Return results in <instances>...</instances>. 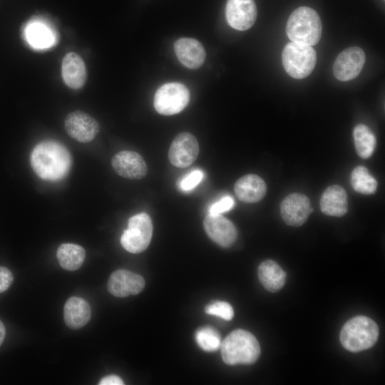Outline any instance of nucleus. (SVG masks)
Masks as SVG:
<instances>
[{
	"label": "nucleus",
	"mask_w": 385,
	"mask_h": 385,
	"mask_svg": "<svg viewBox=\"0 0 385 385\" xmlns=\"http://www.w3.org/2000/svg\"><path fill=\"white\" fill-rule=\"evenodd\" d=\"M30 163L38 177L48 182H58L69 173L72 158L68 150L62 143L46 140L33 148Z\"/></svg>",
	"instance_id": "1"
},
{
	"label": "nucleus",
	"mask_w": 385,
	"mask_h": 385,
	"mask_svg": "<svg viewBox=\"0 0 385 385\" xmlns=\"http://www.w3.org/2000/svg\"><path fill=\"white\" fill-rule=\"evenodd\" d=\"M220 347L222 360L229 365L253 364L260 354V346L255 337L243 329L230 333Z\"/></svg>",
	"instance_id": "2"
},
{
	"label": "nucleus",
	"mask_w": 385,
	"mask_h": 385,
	"mask_svg": "<svg viewBox=\"0 0 385 385\" xmlns=\"http://www.w3.org/2000/svg\"><path fill=\"white\" fill-rule=\"evenodd\" d=\"M322 29V22L317 11L307 6H301L290 14L286 33L292 41L312 46L319 41Z\"/></svg>",
	"instance_id": "3"
},
{
	"label": "nucleus",
	"mask_w": 385,
	"mask_h": 385,
	"mask_svg": "<svg viewBox=\"0 0 385 385\" xmlns=\"http://www.w3.org/2000/svg\"><path fill=\"white\" fill-rule=\"evenodd\" d=\"M378 337L379 327L376 322L368 317L359 315L344 324L339 339L346 350L358 352L374 346Z\"/></svg>",
	"instance_id": "4"
},
{
	"label": "nucleus",
	"mask_w": 385,
	"mask_h": 385,
	"mask_svg": "<svg viewBox=\"0 0 385 385\" xmlns=\"http://www.w3.org/2000/svg\"><path fill=\"white\" fill-rule=\"evenodd\" d=\"M282 59L289 76L302 79L308 76L314 68L317 53L311 46L291 41L284 46Z\"/></svg>",
	"instance_id": "5"
},
{
	"label": "nucleus",
	"mask_w": 385,
	"mask_h": 385,
	"mask_svg": "<svg viewBox=\"0 0 385 385\" xmlns=\"http://www.w3.org/2000/svg\"><path fill=\"white\" fill-rule=\"evenodd\" d=\"M152 235L151 218L147 213L140 212L129 218L128 228L121 235L120 243L126 251L138 254L148 248Z\"/></svg>",
	"instance_id": "6"
},
{
	"label": "nucleus",
	"mask_w": 385,
	"mask_h": 385,
	"mask_svg": "<svg viewBox=\"0 0 385 385\" xmlns=\"http://www.w3.org/2000/svg\"><path fill=\"white\" fill-rule=\"evenodd\" d=\"M189 101L188 88L182 83L171 82L163 84L156 91L153 104L159 114L172 115L181 112Z\"/></svg>",
	"instance_id": "7"
},
{
	"label": "nucleus",
	"mask_w": 385,
	"mask_h": 385,
	"mask_svg": "<svg viewBox=\"0 0 385 385\" xmlns=\"http://www.w3.org/2000/svg\"><path fill=\"white\" fill-rule=\"evenodd\" d=\"M199 154V144L191 133L183 132L173 140L168 158L171 164L177 168H184L192 164Z\"/></svg>",
	"instance_id": "8"
},
{
	"label": "nucleus",
	"mask_w": 385,
	"mask_h": 385,
	"mask_svg": "<svg viewBox=\"0 0 385 385\" xmlns=\"http://www.w3.org/2000/svg\"><path fill=\"white\" fill-rule=\"evenodd\" d=\"M365 61V53L361 48H347L337 57L333 66L334 75L341 81L354 79L360 73Z\"/></svg>",
	"instance_id": "9"
},
{
	"label": "nucleus",
	"mask_w": 385,
	"mask_h": 385,
	"mask_svg": "<svg viewBox=\"0 0 385 385\" xmlns=\"http://www.w3.org/2000/svg\"><path fill=\"white\" fill-rule=\"evenodd\" d=\"M64 125L67 133L81 143L92 141L100 130L98 121L89 114L81 111L68 113Z\"/></svg>",
	"instance_id": "10"
},
{
	"label": "nucleus",
	"mask_w": 385,
	"mask_h": 385,
	"mask_svg": "<svg viewBox=\"0 0 385 385\" xmlns=\"http://www.w3.org/2000/svg\"><path fill=\"white\" fill-rule=\"evenodd\" d=\"M312 211L309 197L299 192L288 195L280 204L281 217L290 226L302 225Z\"/></svg>",
	"instance_id": "11"
},
{
	"label": "nucleus",
	"mask_w": 385,
	"mask_h": 385,
	"mask_svg": "<svg viewBox=\"0 0 385 385\" xmlns=\"http://www.w3.org/2000/svg\"><path fill=\"white\" fill-rule=\"evenodd\" d=\"M257 6L254 0H227L225 16L228 24L238 31L249 29L257 18Z\"/></svg>",
	"instance_id": "12"
},
{
	"label": "nucleus",
	"mask_w": 385,
	"mask_h": 385,
	"mask_svg": "<svg viewBox=\"0 0 385 385\" xmlns=\"http://www.w3.org/2000/svg\"><path fill=\"white\" fill-rule=\"evenodd\" d=\"M111 165L120 176L130 180H141L148 173V167L143 158L138 153L123 150L113 155Z\"/></svg>",
	"instance_id": "13"
},
{
	"label": "nucleus",
	"mask_w": 385,
	"mask_h": 385,
	"mask_svg": "<svg viewBox=\"0 0 385 385\" xmlns=\"http://www.w3.org/2000/svg\"><path fill=\"white\" fill-rule=\"evenodd\" d=\"M145 287L142 276L126 270H118L109 277L107 288L117 297H125L139 294Z\"/></svg>",
	"instance_id": "14"
},
{
	"label": "nucleus",
	"mask_w": 385,
	"mask_h": 385,
	"mask_svg": "<svg viewBox=\"0 0 385 385\" xmlns=\"http://www.w3.org/2000/svg\"><path fill=\"white\" fill-rule=\"evenodd\" d=\"M204 229L207 236L222 247L234 244L237 231L234 224L221 215H207L203 220Z\"/></svg>",
	"instance_id": "15"
},
{
	"label": "nucleus",
	"mask_w": 385,
	"mask_h": 385,
	"mask_svg": "<svg viewBox=\"0 0 385 385\" xmlns=\"http://www.w3.org/2000/svg\"><path fill=\"white\" fill-rule=\"evenodd\" d=\"M174 51L179 61L190 69L200 68L205 62L206 53L200 41L192 38H180L174 43Z\"/></svg>",
	"instance_id": "16"
},
{
	"label": "nucleus",
	"mask_w": 385,
	"mask_h": 385,
	"mask_svg": "<svg viewBox=\"0 0 385 385\" xmlns=\"http://www.w3.org/2000/svg\"><path fill=\"white\" fill-rule=\"evenodd\" d=\"M234 192L240 200L247 203H255L265 197L267 185L259 175L247 174L236 181Z\"/></svg>",
	"instance_id": "17"
},
{
	"label": "nucleus",
	"mask_w": 385,
	"mask_h": 385,
	"mask_svg": "<svg viewBox=\"0 0 385 385\" xmlns=\"http://www.w3.org/2000/svg\"><path fill=\"white\" fill-rule=\"evenodd\" d=\"M61 73L65 83L73 89L82 88L87 78L85 63L82 58L74 52L68 53L63 58Z\"/></svg>",
	"instance_id": "18"
},
{
	"label": "nucleus",
	"mask_w": 385,
	"mask_h": 385,
	"mask_svg": "<svg viewBox=\"0 0 385 385\" xmlns=\"http://www.w3.org/2000/svg\"><path fill=\"white\" fill-rule=\"evenodd\" d=\"M319 206L322 212L329 216L342 217L348 210L347 195L338 185L329 186L322 193Z\"/></svg>",
	"instance_id": "19"
},
{
	"label": "nucleus",
	"mask_w": 385,
	"mask_h": 385,
	"mask_svg": "<svg viewBox=\"0 0 385 385\" xmlns=\"http://www.w3.org/2000/svg\"><path fill=\"white\" fill-rule=\"evenodd\" d=\"M64 322L68 327L78 329L84 327L91 319L89 304L79 297H71L67 299L63 308Z\"/></svg>",
	"instance_id": "20"
},
{
	"label": "nucleus",
	"mask_w": 385,
	"mask_h": 385,
	"mask_svg": "<svg viewBox=\"0 0 385 385\" xmlns=\"http://www.w3.org/2000/svg\"><path fill=\"white\" fill-rule=\"evenodd\" d=\"M257 275L262 286L271 292L280 290L286 280L284 271L272 260H267L259 265Z\"/></svg>",
	"instance_id": "21"
},
{
	"label": "nucleus",
	"mask_w": 385,
	"mask_h": 385,
	"mask_svg": "<svg viewBox=\"0 0 385 385\" xmlns=\"http://www.w3.org/2000/svg\"><path fill=\"white\" fill-rule=\"evenodd\" d=\"M86 252L83 247L73 243H63L57 249L56 257L62 268L75 271L83 265Z\"/></svg>",
	"instance_id": "22"
},
{
	"label": "nucleus",
	"mask_w": 385,
	"mask_h": 385,
	"mask_svg": "<svg viewBox=\"0 0 385 385\" xmlns=\"http://www.w3.org/2000/svg\"><path fill=\"white\" fill-rule=\"evenodd\" d=\"M356 153L361 158H369L376 147V139L374 134L368 126L364 124H358L353 130Z\"/></svg>",
	"instance_id": "23"
},
{
	"label": "nucleus",
	"mask_w": 385,
	"mask_h": 385,
	"mask_svg": "<svg viewBox=\"0 0 385 385\" xmlns=\"http://www.w3.org/2000/svg\"><path fill=\"white\" fill-rule=\"evenodd\" d=\"M26 36L29 43L36 48L50 47L54 42V36L52 31L46 26L38 22L27 26Z\"/></svg>",
	"instance_id": "24"
},
{
	"label": "nucleus",
	"mask_w": 385,
	"mask_h": 385,
	"mask_svg": "<svg viewBox=\"0 0 385 385\" xmlns=\"http://www.w3.org/2000/svg\"><path fill=\"white\" fill-rule=\"evenodd\" d=\"M350 183L355 191L364 195L374 193L378 185L368 169L361 165L356 166L351 171Z\"/></svg>",
	"instance_id": "25"
},
{
	"label": "nucleus",
	"mask_w": 385,
	"mask_h": 385,
	"mask_svg": "<svg viewBox=\"0 0 385 385\" xmlns=\"http://www.w3.org/2000/svg\"><path fill=\"white\" fill-rule=\"evenodd\" d=\"M195 340L198 346L206 351H215L220 348L222 344L219 332L209 326L200 327L196 331Z\"/></svg>",
	"instance_id": "26"
},
{
	"label": "nucleus",
	"mask_w": 385,
	"mask_h": 385,
	"mask_svg": "<svg viewBox=\"0 0 385 385\" xmlns=\"http://www.w3.org/2000/svg\"><path fill=\"white\" fill-rule=\"evenodd\" d=\"M205 311L207 314L217 316L225 320H230L234 317L232 307L226 302L215 301L208 304Z\"/></svg>",
	"instance_id": "27"
},
{
	"label": "nucleus",
	"mask_w": 385,
	"mask_h": 385,
	"mask_svg": "<svg viewBox=\"0 0 385 385\" xmlns=\"http://www.w3.org/2000/svg\"><path fill=\"white\" fill-rule=\"evenodd\" d=\"M203 178L204 173L202 170H195L180 180L179 187L183 192L191 191L200 183Z\"/></svg>",
	"instance_id": "28"
},
{
	"label": "nucleus",
	"mask_w": 385,
	"mask_h": 385,
	"mask_svg": "<svg viewBox=\"0 0 385 385\" xmlns=\"http://www.w3.org/2000/svg\"><path fill=\"white\" fill-rule=\"evenodd\" d=\"M235 205L233 198L230 195L222 197L220 200L212 204L209 208V214L221 215L230 210Z\"/></svg>",
	"instance_id": "29"
},
{
	"label": "nucleus",
	"mask_w": 385,
	"mask_h": 385,
	"mask_svg": "<svg viewBox=\"0 0 385 385\" xmlns=\"http://www.w3.org/2000/svg\"><path fill=\"white\" fill-rule=\"evenodd\" d=\"M13 280L11 272L8 268L0 266V293L7 290Z\"/></svg>",
	"instance_id": "30"
},
{
	"label": "nucleus",
	"mask_w": 385,
	"mask_h": 385,
	"mask_svg": "<svg viewBox=\"0 0 385 385\" xmlns=\"http://www.w3.org/2000/svg\"><path fill=\"white\" fill-rule=\"evenodd\" d=\"M98 384L100 385H122L124 382L118 376L109 375L103 377Z\"/></svg>",
	"instance_id": "31"
},
{
	"label": "nucleus",
	"mask_w": 385,
	"mask_h": 385,
	"mask_svg": "<svg viewBox=\"0 0 385 385\" xmlns=\"http://www.w3.org/2000/svg\"><path fill=\"white\" fill-rule=\"evenodd\" d=\"M6 335V329L4 324L0 321V346L4 342Z\"/></svg>",
	"instance_id": "32"
}]
</instances>
